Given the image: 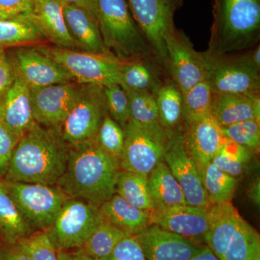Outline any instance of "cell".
Listing matches in <instances>:
<instances>
[{
	"label": "cell",
	"instance_id": "cell-32",
	"mask_svg": "<svg viewBox=\"0 0 260 260\" xmlns=\"http://www.w3.org/2000/svg\"><path fill=\"white\" fill-rule=\"evenodd\" d=\"M44 37L32 17L0 19V46L37 42Z\"/></svg>",
	"mask_w": 260,
	"mask_h": 260
},
{
	"label": "cell",
	"instance_id": "cell-14",
	"mask_svg": "<svg viewBox=\"0 0 260 260\" xmlns=\"http://www.w3.org/2000/svg\"><path fill=\"white\" fill-rule=\"evenodd\" d=\"M81 85L70 81L30 89L35 122L44 127L58 129L74 105Z\"/></svg>",
	"mask_w": 260,
	"mask_h": 260
},
{
	"label": "cell",
	"instance_id": "cell-35",
	"mask_svg": "<svg viewBox=\"0 0 260 260\" xmlns=\"http://www.w3.org/2000/svg\"><path fill=\"white\" fill-rule=\"evenodd\" d=\"M95 141L102 150L120 160L124 143V129L107 114L98 130Z\"/></svg>",
	"mask_w": 260,
	"mask_h": 260
},
{
	"label": "cell",
	"instance_id": "cell-50",
	"mask_svg": "<svg viewBox=\"0 0 260 260\" xmlns=\"http://www.w3.org/2000/svg\"><path fill=\"white\" fill-rule=\"evenodd\" d=\"M251 60L252 61L253 64L254 66L257 68L258 70H260V47H256L254 51H253L252 54L250 55Z\"/></svg>",
	"mask_w": 260,
	"mask_h": 260
},
{
	"label": "cell",
	"instance_id": "cell-21",
	"mask_svg": "<svg viewBox=\"0 0 260 260\" xmlns=\"http://www.w3.org/2000/svg\"><path fill=\"white\" fill-rule=\"evenodd\" d=\"M208 214L209 226L205 245L222 260L243 218L231 202L210 205Z\"/></svg>",
	"mask_w": 260,
	"mask_h": 260
},
{
	"label": "cell",
	"instance_id": "cell-4",
	"mask_svg": "<svg viewBox=\"0 0 260 260\" xmlns=\"http://www.w3.org/2000/svg\"><path fill=\"white\" fill-rule=\"evenodd\" d=\"M95 18L103 42L121 60L148 58L151 51L135 23L126 0H96Z\"/></svg>",
	"mask_w": 260,
	"mask_h": 260
},
{
	"label": "cell",
	"instance_id": "cell-51",
	"mask_svg": "<svg viewBox=\"0 0 260 260\" xmlns=\"http://www.w3.org/2000/svg\"><path fill=\"white\" fill-rule=\"evenodd\" d=\"M74 251L80 260H104V259H102V258H98L95 257V256L88 255V254H85V253L80 251V249H77V250H75Z\"/></svg>",
	"mask_w": 260,
	"mask_h": 260
},
{
	"label": "cell",
	"instance_id": "cell-5",
	"mask_svg": "<svg viewBox=\"0 0 260 260\" xmlns=\"http://www.w3.org/2000/svg\"><path fill=\"white\" fill-rule=\"evenodd\" d=\"M124 143L119 164L121 170L148 175L162 161L172 129L160 122L128 121L124 127Z\"/></svg>",
	"mask_w": 260,
	"mask_h": 260
},
{
	"label": "cell",
	"instance_id": "cell-40",
	"mask_svg": "<svg viewBox=\"0 0 260 260\" xmlns=\"http://www.w3.org/2000/svg\"><path fill=\"white\" fill-rule=\"evenodd\" d=\"M20 135L12 131L0 121V179H4L9 169Z\"/></svg>",
	"mask_w": 260,
	"mask_h": 260
},
{
	"label": "cell",
	"instance_id": "cell-48",
	"mask_svg": "<svg viewBox=\"0 0 260 260\" xmlns=\"http://www.w3.org/2000/svg\"><path fill=\"white\" fill-rule=\"evenodd\" d=\"M189 260H220L208 246L205 245L201 251Z\"/></svg>",
	"mask_w": 260,
	"mask_h": 260
},
{
	"label": "cell",
	"instance_id": "cell-1",
	"mask_svg": "<svg viewBox=\"0 0 260 260\" xmlns=\"http://www.w3.org/2000/svg\"><path fill=\"white\" fill-rule=\"evenodd\" d=\"M70 150L57 129L35 123L20 137L3 179L56 185L66 169Z\"/></svg>",
	"mask_w": 260,
	"mask_h": 260
},
{
	"label": "cell",
	"instance_id": "cell-46",
	"mask_svg": "<svg viewBox=\"0 0 260 260\" xmlns=\"http://www.w3.org/2000/svg\"><path fill=\"white\" fill-rule=\"evenodd\" d=\"M62 5H71L86 10L95 18L96 0H58Z\"/></svg>",
	"mask_w": 260,
	"mask_h": 260
},
{
	"label": "cell",
	"instance_id": "cell-39",
	"mask_svg": "<svg viewBox=\"0 0 260 260\" xmlns=\"http://www.w3.org/2000/svg\"><path fill=\"white\" fill-rule=\"evenodd\" d=\"M109 115L124 129L130 120L129 98L119 84L104 88Z\"/></svg>",
	"mask_w": 260,
	"mask_h": 260
},
{
	"label": "cell",
	"instance_id": "cell-37",
	"mask_svg": "<svg viewBox=\"0 0 260 260\" xmlns=\"http://www.w3.org/2000/svg\"><path fill=\"white\" fill-rule=\"evenodd\" d=\"M225 138L238 145L257 152L260 147V120L249 119L222 127Z\"/></svg>",
	"mask_w": 260,
	"mask_h": 260
},
{
	"label": "cell",
	"instance_id": "cell-43",
	"mask_svg": "<svg viewBox=\"0 0 260 260\" xmlns=\"http://www.w3.org/2000/svg\"><path fill=\"white\" fill-rule=\"evenodd\" d=\"M211 162L222 172L236 179L242 175L247 165V164L233 160L220 151L214 156Z\"/></svg>",
	"mask_w": 260,
	"mask_h": 260
},
{
	"label": "cell",
	"instance_id": "cell-3",
	"mask_svg": "<svg viewBox=\"0 0 260 260\" xmlns=\"http://www.w3.org/2000/svg\"><path fill=\"white\" fill-rule=\"evenodd\" d=\"M209 52L225 55L255 44L259 36L260 0H213Z\"/></svg>",
	"mask_w": 260,
	"mask_h": 260
},
{
	"label": "cell",
	"instance_id": "cell-30",
	"mask_svg": "<svg viewBox=\"0 0 260 260\" xmlns=\"http://www.w3.org/2000/svg\"><path fill=\"white\" fill-rule=\"evenodd\" d=\"M119 85L125 91H157L160 86L153 70L142 59L124 61L121 68Z\"/></svg>",
	"mask_w": 260,
	"mask_h": 260
},
{
	"label": "cell",
	"instance_id": "cell-17",
	"mask_svg": "<svg viewBox=\"0 0 260 260\" xmlns=\"http://www.w3.org/2000/svg\"><path fill=\"white\" fill-rule=\"evenodd\" d=\"M134 236L147 260H189L205 246L153 224Z\"/></svg>",
	"mask_w": 260,
	"mask_h": 260
},
{
	"label": "cell",
	"instance_id": "cell-15",
	"mask_svg": "<svg viewBox=\"0 0 260 260\" xmlns=\"http://www.w3.org/2000/svg\"><path fill=\"white\" fill-rule=\"evenodd\" d=\"M10 60L15 76L30 89L74 80L62 66L37 49L20 48Z\"/></svg>",
	"mask_w": 260,
	"mask_h": 260
},
{
	"label": "cell",
	"instance_id": "cell-49",
	"mask_svg": "<svg viewBox=\"0 0 260 260\" xmlns=\"http://www.w3.org/2000/svg\"><path fill=\"white\" fill-rule=\"evenodd\" d=\"M58 260H80L75 251H58Z\"/></svg>",
	"mask_w": 260,
	"mask_h": 260
},
{
	"label": "cell",
	"instance_id": "cell-34",
	"mask_svg": "<svg viewBox=\"0 0 260 260\" xmlns=\"http://www.w3.org/2000/svg\"><path fill=\"white\" fill-rule=\"evenodd\" d=\"M159 121L167 129L175 127L182 119V93L176 85L160 86L155 93Z\"/></svg>",
	"mask_w": 260,
	"mask_h": 260
},
{
	"label": "cell",
	"instance_id": "cell-10",
	"mask_svg": "<svg viewBox=\"0 0 260 260\" xmlns=\"http://www.w3.org/2000/svg\"><path fill=\"white\" fill-rule=\"evenodd\" d=\"M205 80L215 93L250 94L259 93V70L250 56L225 57L209 51L203 52Z\"/></svg>",
	"mask_w": 260,
	"mask_h": 260
},
{
	"label": "cell",
	"instance_id": "cell-9",
	"mask_svg": "<svg viewBox=\"0 0 260 260\" xmlns=\"http://www.w3.org/2000/svg\"><path fill=\"white\" fill-rule=\"evenodd\" d=\"M108 114L104 87L82 85L71 110L58 128L70 146L94 140Z\"/></svg>",
	"mask_w": 260,
	"mask_h": 260
},
{
	"label": "cell",
	"instance_id": "cell-29",
	"mask_svg": "<svg viewBox=\"0 0 260 260\" xmlns=\"http://www.w3.org/2000/svg\"><path fill=\"white\" fill-rule=\"evenodd\" d=\"M222 260H260V237L250 224L242 219Z\"/></svg>",
	"mask_w": 260,
	"mask_h": 260
},
{
	"label": "cell",
	"instance_id": "cell-31",
	"mask_svg": "<svg viewBox=\"0 0 260 260\" xmlns=\"http://www.w3.org/2000/svg\"><path fill=\"white\" fill-rule=\"evenodd\" d=\"M130 234L104 220L80 250L95 257L106 259L116 245Z\"/></svg>",
	"mask_w": 260,
	"mask_h": 260
},
{
	"label": "cell",
	"instance_id": "cell-23",
	"mask_svg": "<svg viewBox=\"0 0 260 260\" xmlns=\"http://www.w3.org/2000/svg\"><path fill=\"white\" fill-rule=\"evenodd\" d=\"M32 18L43 36L59 47H76L65 23L62 5L58 0H34Z\"/></svg>",
	"mask_w": 260,
	"mask_h": 260
},
{
	"label": "cell",
	"instance_id": "cell-33",
	"mask_svg": "<svg viewBox=\"0 0 260 260\" xmlns=\"http://www.w3.org/2000/svg\"><path fill=\"white\" fill-rule=\"evenodd\" d=\"M213 89L207 80H202L182 94V118L184 121L211 115Z\"/></svg>",
	"mask_w": 260,
	"mask_h": 260
},
{
	"label": "cell",
	"instance_id": "cell-41",
	"mask_svg": "<svg viewBox=\"0 0 260 260\" xmlns=\"http://www.w3.org/2000/svg\"><path fill=\"white\" fill-rule=\"evenodd\" d=\"M104 260H147L135 236H128L116 245Z\"/></svg>",
	"mask_w": 260,
	"mask_h": 260
},
{
	"label": "cell",
	"instance_id": "cell-22",
	"mask_svg": "<svg viewBox=\"0 0 260 260\" xmlns=\"http://www.w3.org/2000/svg\"><path fill=\"white\" fill-rule=\"evenodd\" d=\"M65 23L77 46L87 52L112 54L106 48L96 18L86 10L75 5H62Z\"/></svg>",
	"mask_w": 260,
	"mask_h": 260
},
{
	"label": "cell",
	"instance_id": "cell-7",
	"mask_svg": "<svg viewBox=\"0 0 260 260\" xmlns=\"http://www.w3.org/2000/svg\"><path fill=\"white\" fill-rule=\"evenodd\" d=\"M38 50L62 66L77 83L109 87L120 82L121 68L126 60L113 54L77 51L61 47H39Z\"/></svg>",
	"mask_w": 260,
	"mask_h": 260
},
{
	"label": "cell",
	"instance_id": "cell-45",
	"mask_svg": "<svg viewBox=\"0 0 260 260\" xmlns=\"http://www.w3.org/2000/svg\"><path fill=\"white\" fill-rule=\"evenodd\" d=\"M0 260H32L18 244H7L0 240Z\"/></svg>",
	"mask_w": 260,
	"mask_h": 260
},
{
	"label": "cell",
	"instance_id": "cell-18",
	"mask_svg": "<svg viewBox=\"0 0 260 260\" xmlns=\"http://www.w3.org/2000/svg\"><path fill=\"white\" fill-rule=\"evenodd\" d=\"M184 122L182 133L188 154L198 168L209 164L227 140L221 126L211 115Z\"/></svg>",
	"mask_w": 260,
	"mask_h": 260
},
{
	"label": "cell",
	"instance_id": "cell-16",
	"mask_svg": "<svg viewBox=\"0 0 260 260\" xmlns=\"http://www.w3.org/2000/svg\"><path fill=\"white\" fill-rule=\"evenodd\" d=\"M150 223L191 242L205 245L208 226V208L179 205L150 213Z\"/></svg>",
	"mask_w": 260,
	"mask_h": 260
},
{
	"label": "cell",
	"instance_id": "cell-26",
	"mask_svg": "<svg viewBox=\"0 0 260 260\" xmlns=\"http://www.w3.org/2000/svg\"><path fill=\"white\" fill-rule=\"evenodd\" d=\"M34 231L26 223L0 179V240L16 244Z\"/></svg>",
	"mask_w": 260,
	"mask_h": 260
},
{
	"label": "cell",
	"instance_id": "cell-42",
	"mask_svg": "<svg viewBox=\"0 0 260 260\" xmlns=\"http://www.w3.org/2000/svg\"><path fill=\"white\" fill-rule=\"evenodd\" d=\"M34 0H0V19L32 17Z\"/></svg>",
	"mask_w": 260,
	"mask_h": 260
},
{
	"label": "cell",
	"instance_id": "cell-13",
	"mask_svg": "<svg viewBox=\"0 0 260 260\" xmlns=\"http://www.w3.org/2000/svg\"><path fill=\"white\" fill-rule=\"evenodd\" d=\"M164 160L180 185L186 203L191 206L209 208L211 204L202 183L198 166L186 151L181 132H172Z\"/></svg>",
	"mask_w": 260,
	"mask_h": 260
},
{
	"label": "cell",
	"instance_id": "cell-36",
	"mask_svg": "<svg viewBox=\"0 0 260 260\" xmlns=\"http://www.w3.org/2000/svg\"><path fill=\"white\" fill-rule=\"evenodd\" d=\"M129 98L130 119L140 123L160 122L155 96L151 92L125 91Z\"/></svg>",
	"mask_w": 260,
	"mask_h": 260
},
{
	"label": "cell",
	"instance_id": "cell-12",
	"mask_svg": "<svg viewBox=\"0 0 260 260\" xmlns=\"http://www.w3.org/2000/svg\"><path fill=\"white\" fill-rule=\"evenodd\" d=\"M165 44L167 54L166 67L181 93L205 80L203 54L194 50L182 32L174 27L166 35Z\"/></svg>",
	"mask_w": 260,
	"mask_h": 260
},
{
	"label": "cell",
	"instance_id": "cell-28",
	"mask_svg": "<svg viewBox=\"0 0 260 260\" xmlns=\"http://www.w3.org/2000/svg\"><path fill=\"white\" fill-rule=\"evenodd\" d=\"M115 193L139 209L150 213L153 210L148 175L121 170L116 180Z\"/></svg>",
	"mask_w": 260,
	"mask_h": 260
},
{
	"label": "cell",
	"instance_id": "cell-44",
	"mask_svg": "<svg viewBox=\"0 0 260 260\" xmlns=\"http://www.w3.org/2000/svg\"><path fill=\"white\" fill-rule=\"evenodd\" d=\"M15 80L14 71L9 58L0 46V102Z\"/></svg>",
	"mask_w": 260,
	"mask_h": 260
},
{
	"label": "cell",
	"instance_id": "cell-20",
	"mask_svg": "<svg viewBox=\"0 0 260 260\" xmlns=\"http://www.w3.org/2000/svg\"><path fill=\"white\" fill-rule=\"evenodd\" d=\"M210 114L221 127L249 119L260 120L259 93H215Z\"/></svg>",
	"mask_w": 260,
	"mask_h": 260
},
{
	"label": "cell",
	"instance_id": "cell-27",
	"mask_svg": "<svg viewBox=\"0 0 260 260\" xmlns=\"http://www.w3.org/2000/svg\"><path fill=\"white\" fill-rule=\"evenodd\" d=\"M202 183L210 204L232 202L237 189L238 181L210 162L198 168Z\"/></svg>",
	"mask_w": 260,
	"mask_h": 260
},
{
	"label": "cell",
	"instance_id": "cell-38",
	"mask_svg": "<svg viewBox=\"0 0 260 260\" xmlns=\"http://www.w3.org/2000/svg\"><path fill=\"white\" fill-rule=\"evenodd\" d=\"M32 260H58V251L46 231H37L16 243Z\"/></svg>",
	"mask_w": 260,
	"mask_h": 260
},
{
	"label": "cell",
	"instance_id": "cell-2",
	"mask_svg": "<svg viewBox=\"0 0 260 260\" xmlns=\"http://www.w3.org/2000/svg\"><path fill=\"white\" fill-rule=\"evenodd\" d=\"M121 171L119 160L102 150L95 138L70 146L66 169L56 185L70 198L100 207L115 194Z\"/></svg>",
	"mask_w": 260,
	"mask_h": 260
},
{
	"label": "cell",
	"instance_id": "cell-47",
	"mask_svg": "<svg viewBox=\"0 0 260 260\" xmlns=\"http://www.w3.org/2000/svg\"><path fill=\"white\" fill-rule=\"evenodd\" d=\"M247 195L251 201L256 206L259 207L260 204V180L259 178L256 177L251 181L249 189L247 190Z\"/></svg>",
	"mask_w": 260,
	"mask_h": 260
},
{
	"label": "cell",
	"instance_id": "cell-19",
	"mask_svg": "<svg viewBox=\"0 0 260 260\" xmlns=\"http://www.w3.org/2000/svg\"><path fill=\"white\" fill-rule=\"evenodd\" d=\"M0 121L20 137L36 123L30 89L15 75L14 81L0 102Z\"/></svg>",
	"mask_w": 260,
	"mask_h": 260
},
{
	"label": "cell",
	"instance_id": "cell-24",
	"mask_svg": "<svg viewBox=\"0 0 260 260\" xmlns=\"http://www.w3.org/2000/svg\"><path fill=\"white\" fill-rule=\"evenodd\" d=\"M99 208L104 220L130 235H136L151 224L150 212L133 206L116 193Z\"/></svg>",
	"mask_w": 260,
	"mask_h": 260
},
{
	"label": "cell",
	"instance_id": "cell-8",
	"mask_svg": "<svg viewBox=\"0 0 260 260\" xmlns=\"http://www.w3.org/2000/svg\"><path fill=\"white\" fill-rule=\"evenodd\" d=\"M104 220L97 205L70 198L46 232L58 251L77 250Z\"/></svg>",
	"mask_w": 260,
	"mask_h": 260
},
{
	"label": "cell",
	"instance_id": "cell-25",
	"mask_svg": "<svg viewBox=\"0 0 260 260\" xmlns=\"http://www.w3.org/2000/svg\"><path fill=\"white\" fill-rule=\"evenodd\" d=\"M148 185L153 210L188 205L180 185L164 160L149 173Z\"/></svg>",
	"mask_w": 260,
	"mask_h": 260
},
{
	"label": "cell",
	"instance_id": "cell-11",
	"mask_svg": "<svg viewBox=\"0 0 260 260\" xmlns=\"http://www.w3.org/2000/svg\"><path fill=\"white\" fill-rule=\"evenodd\" d=\"M135 23L150 51L166 66L165 37L174 28L173 17L180 0H126Z\"/></svg>",
	"mask_w": 260,
	"mask_h": 260
},
{
	"label": "cell",
	"instance_id": "cell-6",
	"mask_svg": "<svg viewBox=\"0 0 260 260\" xmlns=\"http://www.w3.org/2000/svg\"><path fill=\"white\" fill-rule=\"evenodd\" d=\"M5 187L24 220L34 232L51 226L69 197L56 185L3 179Z\"/></svg>",
	"mask_w": 260,
	"mask_h": 260
}]
</instances>
